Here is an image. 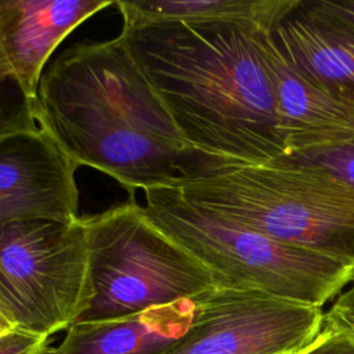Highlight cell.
Segmentation results:
<instances>
[{
	"label": "cell",
	"mask_w": 354,
	"mask_h": 354,
	"mask_svg": "<svg viewBox=\"0 0 354 354\" xmlns=\"http://www.w3.org/2000/svg\"><path fill=\"white\" fill-rule=\"evenodd\" d=\"M33 101L0 61V137L39 127Z\"/></svg>",
	"instance_id": "14"
},
{
	"label": "cell",
	"mask_w": 354,
	"mask_h": 354,
	"mask_svg": "<svg viewBox=\"0 0 354 354\" xmlns=\"http://www.w3.org/2000/svg\"><path fill=\"white\" fill-rule=\"evenodd\" d=\"M324 324L354 342V286L343 290L325 313Z\"/></svg>",
	"instance_id": "17"
},
{
	"label": "cell",
	"mask_w": 354,
	"mask_h": 354,
	"mask_svg": "<svg viewBox=\"0 0 354 354\" xmlns=\"http://www.w3.org/2000/svg\"><path fill=\"white\" fill-rule=\"evenodd\" d=\"M301 0H116L123 25L166 19H228L243 28L272 35Z\"/></svg>",
	"instance_id": "13"
},
{
	"label": "cell",
	"mask_w": 354,
	"mask_h": 354,
	"mask_svg": "<svg viewBox=\"0 0 354 354\" xmlns=\"http://www.w3.org/2000/svg\"><path fill=\"white\" fill-rule=\"evenodd\" d=\"M299 354H354V342L324 324L318 336Z\"/></svg>",
	"instance_id": "18"
},
{
	"label": "cell",
	"mask_w": 354,
	"mask_h": 354,
	"mask_svg": "<svg viewBox=\"0 0 354 354\" xmlns=\"http://www.w3.org/2000/svg\"><path fill=\"white\" fill-rule=\"evenodd\" d=\"M112 0H0V61L35 100L54 50Z\"/></svg>",
	"instance_id": "10"
},
{
	"label": "cell",
	"mask_w": 354,
	"mask_h": 354,
	"mask_svg": "<svg viewBox=\"0 0 354 354\" xmlns=\"http://www.w3.org/2000/svg\"><path fill=\"white\" fill-rule=\"evenodd\" d=\"M272 37L310 79L354 101V28L311 14L300 6L285 17Z\"/></svg>",
	"instance_id": "12"
},
{
	"label": "cell",
	"mask_w": 354,
	"mask_h": 354,
	"mask_svg": "<svg viewBox=\"0 0 354 354\" xmlns=\"http://www.w3.org/2000/svg\"><path fill=\"white\" fill-rule=\"evenodd\" d=\"M144 199L147 218L202 263L217 288L324 308L351 283L354 261L277 241L192 207L160 187L145 189Z\"/></svg>",
	"instance_id": "4"
},
{
	"label": "cell",
	"mask_w": 354,
	"mask_h": 354,
	"mask_svg": "<svg viewBox=\"0 0 354 354\" xmlns=\"http://www.w3.org/2000/svg\"><path fill=\"white\" fill-rule=\"evenodd\" d=\"M33 106L39 127L77 167L108 174L130 199L176 180L195 158L119 36L51 59Z\"/></svg>",
	"instance_id": "2"
},
{
	"label": "cell",
	"mask_w": 354,
	"mask_h": 354,
	"mask_svg": "<svg viewBox=\"0 0 354 354\" xmlns=\"http://www.w3.org/2000/svg\"><path fill=\"white\" fill-rule=\"evenodd\" d=\"M0 315H3L4 318H7L8 321H11V322H14V324H15L14 317H12V314H11L10 308L7 307V304L4 303V300H3L1 297H0Z\"/></svg>",
	"instance_id": "20"
},
{
	"label": "cell",
	"mask_w": 354,
	"mask_h": 354,
	"mask_svg": "<svg viewBox=\"0 0 354 354\" xmlns=\"http://www.w3.org/2000/svg\"><path fill=\"white\" fill-rule=\"evenodd\" d=\"M187 333L158 354H275L313 342L325 311L256 290L216 288L194 299Z\"/></svg>",
	"instance_id": "7"
},
{
	"label": "cell",
	"mask_w": 354,
	"mask_h": 354,
	"mask_svg": "<svg viewBox=\"0 0 354 354\" xmlns=\"http://www.w3.org/2000/svg\"><path fill=\"white\" fill-rule=\"evenodd\" d=\"M311 343V342H310ZM308 343V344H310ZM307 346V344H306ZM306 346H303V347H297V348H289V350H283V351H279V353H275V354H299Z\"/></svg>",
	"instance_id": "21"
},
{
	"label": "cell",
	"mask_w": 354,
	"mask_h": 354,
	"mask_svg": "<svg viewBox=\"0 0 354 354\" xmlns=\"http://www.w3.org/2000/svg\"><path fill=\"white\" fill-rule=\"evenodd\" d=\"M351 285L354 286V272H353V278H351Z\"/></svg>",
	"instance_id": "22"
},
{
	"label": "cell",
	"mask_w": 354,
	"mask_h": 354,
	"mask_svg": "<svg viewBox=\"0 0 354 354\" xmlns=\"http://www.w3.org/2000/svg\"><path fill=\"white\" fill-rule=\"evenodd\" d=\"M50 337L0 315V354H46L50 348Z\"/></svg>",
	"instance_id": "16"
},
{
	"label": "cell",
	"mask_w": 354,
	"mask_h": 354,
	"mask_svg": "<svg viewBox=\"0 0 354 354\" xmlns=\"http://www.w3.org/2000/svg\"><path fill=\"white\" fill-rule=\"evenodd\" d=\"M76 169L41 127L0 137V227L79 218Z\"/></svg>",
	"instance_id": "8"
},
{
	"label": "cell",
	"mask_w": 354,
	"mask_h": 354,
	"mask_svg": "<svg viewBox=\"0 0 354 354\" xmlns=\"http://www.w3.org/2000/svg\"><path fill=\"white\" fill-rule=\"evenodd\" d=\"M93 296L83 217L0 227V297L17 325L53 336L79 321Z\"/></svg>",
	"instance_id": "6"
},
{
	"label": "cell",
	"mask_w": 354,
	"mask_h": 354,
	"mask_svg": "<svg viewBox=\"0 0 354 354\" xmlns=\"http://www.w3.org/2000/svg\"><path fill=\"white\" fill-rule=\"evenodd\" d=\"M281 159L313 167L354 189V140L333 147L289 153Z\"/></svg>",
	"instance_id": "15"
},
{
	"label": "cell",
	"mask_w": 354,
	"mask_h": 354,
	"mask_svg": "<svg viewBox=\"0 0 354 354\" xmlns=\"http://www.w3.org/2000/svg\"><path fill=\"white\" fill-rule=\"evenodd\" d=\"M173 198L292 246L354 261V189L282 159L214 163L201 155L173 181Z\"/></svg>",
	"instance_id": "3"
},
{
	"label": "cell",
	"mask_w": 354,
	"mask_h": 354,
	"mask_svg": "<svg viewBox=\"0 0 354 354\" xmlns=\"http://www.w3.org/2000/svg\"><path fill=\"white\" fill-rule=\"evenodd\" d=\"M254 33L228 19H166L119 35L188 148L214 163L288 155Z\"/></svg>",
	"instance_id": "1"
},
{
	"label": "cell",
	"mask_w": 354,
	"mask_h": 354,
	"mask_svg": "<svg viewBox=\"0 0 354 354\" xmlns=\"http://www.w3.org/2000/svg\"><path fill=\"white\" fill-rule=\"evenodd\" d=\"M301 8L354 28V0L350 1H301Z\"/></svg>",
	"instance_id": "19"
},
{
	"label": "cell",
	"mask_w": 354,
	"mask_h": 354,
	"mask_svg": "<svg viewBox=\"0 0 354 354\" xmlns=\"http://www.w3.org/2000/svg\"><path fill=\"white\" fill-rule=\"evenodd\" d=\"M194 311V300H181L124 317L76 321L46 354H158L187 333Z\"/></svg>",
	"instance_id": "11"
},
{
	"label": "cell",
	"mask_w": 354,
	"mask_h": 354,
	"mask_svg": "<svg viewBox=\"0 0 354 354\" xmlns=\"http://www.w3.org/2000/svg\"><path fill=\"white\" fill-rule=\"evenodd\" d=\"M83 220L94 296L79 321L124 317L217 288L210 271L156 228L134 199Z\"/></svg>",
	"instance_id": "5"
},
{
	"label": "cell",
	"mask_w": 354,
	"mask_h": 354,
	"mask_svg": "<svg viewBox=\"0 0 354 354\" xmlns=\"http://www.w3.org/2000/svg\"><path fill=\"white\" fill-rule=\"evenodd\" d=\"M253 39L271 84L288 155L354 140V101L332 94L303 73L272 35L254 33Z\"/></svg>",
	"instance_id": "9"
}]
</instances>
